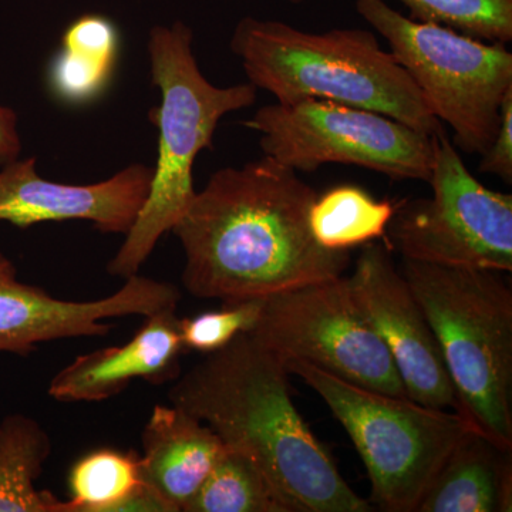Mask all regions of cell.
<instances>
[{
  "instance_id": "cell-1",
  "label": "cell",
  "mask_w": 512,
  "mask_h": 512,
  "mask_svg": "<svg viewBox=\"0 0 512 512\" xmlns=\"http://www.w3.org/2000/svg\"><path fill=\"white\" fill-rule=\"evenodd\" d=\"M318 197L298 173L264 157L212 174L171 232L195 298L261 299L345 274L349 251L320 247L309 228Z\"/></svg>"
},
{
  "instance_id": "cell-2",
  "label": "cell",
  "mask_w": 512,
  "mask_h": 512,
  "mask_svg": "<svg viewBox=\"0 0 512 512\" xmlns=\"http://www.w3.org/2000/svg\"><path fill=\"white\" fill-rule=\"evenodd\" d=\"M284 360L249 333L175 379L168 400L261 468L291 512H369L293 404Z\"/></svg>"
},
{
  "instance_id": "cell-3",
  "label": "cell",
  "mask_w": 512,
  "mask_h": 512,
  "mask_svg": "<svg viewBox=\"0 0 512 512\" xmlns=\"http://www.w3.org/2000/svg\"><path fill=\"white\" fill-rule=\"evenodd\" d=\"M231 50L249 83L274 94L278 103L335 101L376 111L429 136L444 133L410 74L369 30L309 33L248 16L235 28Z\"/></svg>"
},
{
  "instance_id": "cell-4",
  "label": "cell",
  "mask_w": 512,
  "mask_h": 512,
  "mask_svg": "<svg viewBox=\"0 0 512 512\" xmlns=\"http://www.w3.org/2000/svg\"><path fill=\"white\" fill-rule=\"evenodd\" d=\"M151 82L160 89V106L150 110L158 128V156L150 192L123 245L111 259L110 275L130 278L190 207L197 191L192 167L225 114L244 110L256 101L251 83L218 87L205 79L192 55L187 25L156 26L148 39Z\"/></svg>"
},
{
  "instance_id": "cell-5",
  "label": "cell",
  "mask_w": 512,
  "mask_h": 512,
  "mask_svg": "<svg viewBox=\"0 0 512 512\" xmlns=\"http://www.w3.org/2000/svg\"><path fill=\"white\" fill-rule=\"evenodd\" d=\"M471 429L512 450V292L501 272L404 259Z\"/></svg>"
},
{
  "instance_id": "cell-6",
  "label": "cell",
  "mask_w": 512,
  "mask_h": 512,
  "mask_svg": "<svg viewBox=\"0 0 512 512\" xmlns=\"http://www.w3.org/2000/svg\"><path fill=\"white\" fill-rule=\"evenodd\" d=\"M289 375L301 377L328 404L362 458L373 505L387 512H416L451 451L471 430L460 414L375 392L281 357Z\"/></svg>"
},
{
  "instance_id": "cell-7",
  "label": "cell",
  "mask_w": 512,
  "mask_h": 512,
  "mask_svg": "<svg viewBox=\"0 0 512 512\" xmlns=\"http://www.w3.org/2000/svg\"><path fill=\"white\" fill-rule=\"evenodd\" d=\"M356 10L389 43L431 113L451 127L463 153L483 156L512 87V53L456 30L417 22L384 0H356Z\"/></svg>"
},
{
  "instance_id": "cell-8",
  "label": "cell",
  "mask_w": 512,
  "mask_h": 512,
  "mask_svg": "<svg viewBox=\"0 0 512 512\" xmlns=\"http://www.w3.org/2000/svg\"><path fill=\"white\" fill-rule=\"evenodd\" d=\"M244 126L261 134L266 157L313 173L326 164L356 165L392 180L429 183L436 137L376 111L305 99L261 107Z\"/></svg>"
},
{
  "instance_id": "cell-9",
  "label": "cell",
  "mask_w": 512,
  "mask_h": 512,
  "mask_svg": "<svg viewBox=\"0 0 512 512\" xmlns=\"http://www.w3.org/2000/svg\"><path fill=\"white\" fill-rule=\"evenodd\" d=\"M431 198L397 202L387 244L409 261L512 271V195L474 177L446 133L436 136Z\"/></svg>"
},
{
  "instance_id": "cell-10",
  "label": "cell",
  "mask_w": 512,
  "mask_h": 512,
  "mask_svg": "<svg viewBox=\"0 0 512 512\" xmlns=\"http://www.w3.org/2000/svg\"><path fill=\"white\" fill-rule=\"evenodd\" d=\"M279 357H295L375 392L407 397L392 356L363 318L343 276L265 298L249 332Z\"/></svg>"
},
{
  "instance_id": "cell-11",
  "label": "cell",
  "mask_w": 512,
  "mask_h": 512,
  "mask_svg": "<svg viewBox=\"0 0 512 512\" xmlns=\"http://www.w3.org/2000/svg\"><path fill=\"white\" fill-rule=\"evenodd\" d=\"M346 281L363 318L392 356L407 397L457 413L456 390L439 342L409 282L394 266L390 249L365 245Z\"/></svg>"
},
{
  "instance_id": "cell-12",
  "label": "cell",
  "mask_w": 512,
  "mask_h": 512,
  "mask_svg": "<svg viewBox=\"0 0 512 512\" xmlns=\"http://www.w3.org/2000/svg\"><path fill=\"white\" fill-rule=\"evenodd\" d=\"M180 298L174 285L137 274L106 298L63 301L20 282L15 265L0 252V352L28 356L52 340L101 338L111 329L106 320L177 308Z\"/></svg>"
},
{
  "instance_id": "cell-13",
  "label": "cell",
  "mask_w": 512,
  "mask_h": 512,
  "mask_svg": "<svg viewBox=\"0 0 512 512\" xmlns=\"http://www.w3.org/2000/svg\"><path fill=\"white\" fill-rule=\"evenodd\" d=\"M153 168L133 164L89 185L40 177L35 158L0 168V222L19 228L42 222L89 221L104 234L127 235L150 192Z\"/></svg>"
},
{
  "instance_id": "cell-14",
  "label": "cell",
  "mask_w": 512,
  "mask_h": 512,
  "mask_svg": "<svg viewBox=\"0 0 512 512\" xmlns=\"http://www.w3.org/2000/svg\"><path fill=\"white\" fill-rule=\"evenodd\" d=\"M177 308L146 316L130 342L77 356L60 370L49 396L63 403L103 402L117 396L137 379L151 384L174 382L185 352Z\"/></svg>"
},
{
  "instance_id": "cell-15",
  "label": "cell",
  "mask_w": 512,
  "mask_h": 512,
  "mask_svg": "<svg viewBox=\"0 0 512 512\" xmlns=\"http://www.w3.org/2000/svg\"><path fill=\"white\" fill-rule=\"evenodd\" d=\"M140 477L184 512L225 453L215 431L180 407L157 404L141 434Z\"/></svg>"
},
{
  "instance_id": "cell-16",
  "label": "cell",
  "mask_w": 512,
  "mask_h": 512,
  "mask_svg": "<svg viewBox=\"0 0 512 512\" xmlns=\"http://www.w3.org/2000/svg\"><path fill=\"white\" fill-rule=\"evenodd\" d=\"M512 450L468 430L431 481L416 512H510Z\"/></svg>"
},
{
  "instance_id": "cell-17",
  "label": "cell",
  "mask_w": 512,
  "mask_h": 512,
  "mask_svg": "<svg viewBox=\"0 0 512 512\" xmlns=\"http://www.w3.org/2000/svg\"><path fill=\"white\" fill-rule=\"evenodd\" d=\"M120 52L113 20L99 13L74 19L62 37V49L47 72L50 92L67 104H86L109 86Z\"/></svg>"
},
{
  "instance_id": "cell-18",
  "label": "cell",
  "mask_w": 512,
  "mask_h": 512,
  "mask_svg": "<svg viewBox=\"0 0 512 512\" xmlns=\"http://www.w3.org/2000/svg\"><path fill=\"white\" fill-rule=\"evenodd\" d=\"M50 450L32 417L10 414L0 423V512H67V501L35 487Z\"/></svg>"
},
{
  "instance_id": "cell-19",
  "label": "cell",
  "mask_w": 512,
  "mask_h": 512,
  "mask_svg": "<svg viewBox=\"0 0 512 512\" xmlns=\"http://www.w3.org/2000/svg\"><path fill=\"white\" fill-rule=\"evenodd\" d=\"M396 208L397 202L376 200L357 185H338L312 202L309 228L320 247L350 251L383 238Z\"/></svg>"
},
{
  "instance_id": "cell-20",
  "label": "cell",
  "mask_w": 512,
  "mask_h": 512,
  "mask_svg": "<svg viewBox=\"0 0 512 512\" xmlns=\"http://www.w3.org/2000/svg\"><path fill=\"white\" fill-rule=\"evenodd\" d=\"M184 512H291L251 458L225 450Z\"/></svg>"
},
{
  "instance_id": "cell-21",
  "label": "cell",
  "mask_w": 512,
  "mask_h": 512,
  "mask_svg": "<svg viewBox=\"0 0 512 512\" xmlns=\"http://www.w3.org/2000/svg\"><path fill=\"white\" fill-rule=\"evenodd\" d=\"M140 456L136 451L100 448L72 467L67 512H111L138 484Z\"/></svg>"
},
{
  "instance_id": "cell-22",
  "label": "cell",
  "mask_w": 512,
  "mask_h": 512,
  "mask_svg": "<svg viewBox=\"0 0 512 512\" xmlns=\"http://www.w3.org/2000/svg\"><path fill=\"white\" fill-rule=\"evenodd\" d=\"M410 19L507 45L512 40V0H399Z\"/></svg>"
},
{
  "instance_id": "cell-23",
  "label": "cell",
  "mask_w": 512,
  "mask_h": 512,
  "mask_svg": "<svg viewBox=\"0 0 512 512\" xmlns=\"http://www.w3.org/2000/svg\"><path fill=\"white\" fill-rule=\"evenodd\" d=\"M264 301L265 298L227 302L220 311L181 319V338L185 350L208 355L224 348L241 333L251 332L261 316Z\"/></svg>"
},
{
  "instance_id": "cell-24",
  "label": "cell",
  "mask_w": 512,
  "mask_h": 512,
  "mask_svg": "<svg viewBox=\"0 0 512 512\" xmlns=\"http://www.w3.org/2000/svg\"><path fill=\"white\" fill-rule=\"evenodd\" d=\"M481 173L495 175L504 183H512V87L501 104L500 124L493 143L483 154Z\"/></svg>"
},
{
  "instance_id": "cell-25",
  "label": "cell",
  "mask_w": 512,
  "mask_h": 512,
  "mask_svg": "<svg viewBox=\"0 0 512 512\" xmlns=\"http://www.w3.org/2000/svg\"><path fill=\"white\" fill-rule=\"evenodd\" d=\"M111 512H175V510L154 488L141 481L127 497L114 505Z\"/></svg>"
},
{
  "instance_id": "cell-26",
  "label": "cell",
  "mask_w": 512,
  "mask_h": 512,
  "mask_svg": "<svg viewBox=\"0 0 512 512\" xmlns=\"http://www.w3.org/2000/svg\"><path fill=\"white\" fill-rule=\"evenodd\" d=\"M22 143L18 131V114L0 104V168L18 160Z\"/></svg>"
},
{
  "instance_id": "cell-27",
  "label": "cell",
  "mask_w": 512,
  "mask_h": 512,
  "mask_svg": "<svg viewBox=\"0 0 512 512\" xmlns=\"http://www.w3.org/2000/svg\"><path fill=\"white\" fill-rule=\"evenodd\" d=\"M285 2L292 3V5H301V3L308 2V0H285Z\"/></svg>"
}]
</instances>
